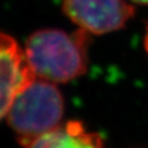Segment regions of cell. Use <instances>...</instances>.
Returning <instances> with one entry per match:
<instances>
[{
    "mask_svg": "<svg viewBox=\"0 0 148 148\" xmlns=\"http://www.w3.org/2000/svg\"><path fill=\"white\" fill-rule=\"evenodd\" d=\"M130 1L138 5H148V0H130Z\"/></svg>",
    "mask_w": 148,
    "mask_h": 148,
    "instance_id": "cell-7",
    "label": "cell"
},
{
    "mask_svg": "<svg viewBox=\"0 0 148 148\" xmlns=\"http://www.w3.org/2000/svg\"><path fill=\"white\" fill-rule=\"evenodd\" d=\"M145 49H146V53L148 54V26H147V29H146V35H145Z\"/></svg>",
    "mask_w": 148,
    "mask_h": 148,
    "instance_id": "cell-6",
    "label": "cell"
},
{
    "mask_svg": "<svg viewBox=\"0 0 148 148\" xmlns=\"http://www.w3.org/2000/svg\"><path fill=\"white\" fill-rule=\"evenodd\" d=\"M36 78L26 53L12 36L0 32V119L15 97Z\"/></svg>",
    "mask_w": 148,
    "mask_h": 148,
    "instance_id": "cell-4",
    "label": "cell"
},
{
    "mask_svg": "<svg viewBox=\"0 0 148 148\" xmlns=\"http://www.w3.org/2000/svg\"><path fill=\"white\" fill-rule=\"evenodd\" d=\"M64 101L55 83L36 77L14 99L6 114L19 141L28 147L35 139L61 125Z\"/></svg>",
    "mask_w": 148,
    "mask_h": 148,
    "instance_id": "cell-2",
    "label": "cell"
},
{
    "mask_svg": "<svg viewBox=\"0 0 148 148\" xmlns=\"http://www.w3.org/2000/svg\"><path fill=\"white\" fill-rule=\"evenodd\" d=\"M89 34L81 28L73 33L41 29L32 34L25 53L35 76L53 83H65L85 73Z\"/></svg>",
    "mask_w": 148,
    "mask_h": 148,
    "instance_id": "cell-1",
    "label": "cell"
},
{
    "mask_svg": "<svg viewBox=\"0 0 148 148\" xmlns=\"http://www.w3.org/2000/svg\"><path fill=\"white\" fill-rule=\"evenodd\" d=\"M63 12L81 29L95 35L123 29L135 15L127 0H63Z\"/></svg>",
    "mask_w": 148,
    "mask_h": 148,
    "instance_id": "cell-3",
    "label": "cell"
},
{
    "mask_svg": "<svg viewBox=\"0 0 148 148\" xmlns=\"http://www.w3.org/2000/svg\"><path fill=\"white\" fill-rule=\"evenodd\" d=\"M27 148H106L103 139L79 121H69L35 139Z\"/></svg>",
    "mask_w": 148,
    "mask_h": 148,
    "instance_id": "cell-5",
    "label": "cell"
}]
</instances>
